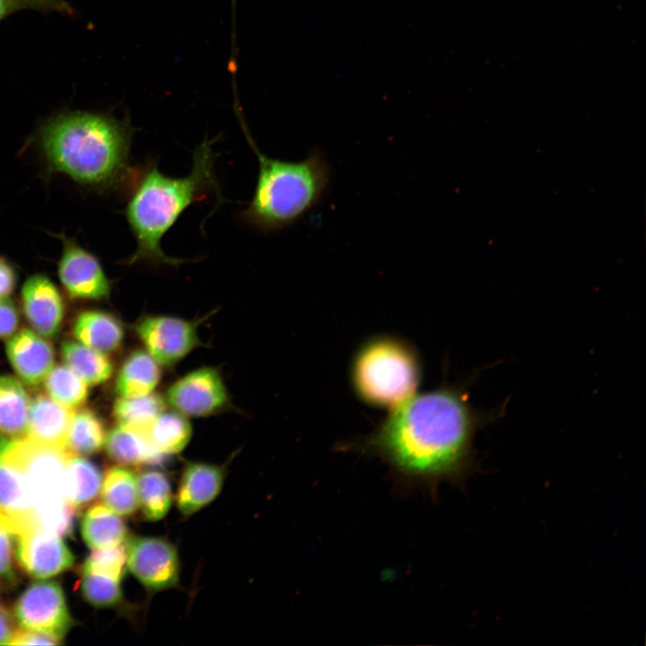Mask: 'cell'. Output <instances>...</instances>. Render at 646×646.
Wrapping results in <instances>:
<instances>
[{"label":"cell","mask_w":646,"mask_h":646,"mask_svg":"<svg viewBox=\"0 0 646 646\" xmlns=\"http://www.w3.org/2000/svg\"><path fill=\"white\" fill-rule=\"evenodd\" d=\"M480 423L463 389L444 385L416 392L388 410L371 432L345 446L380 458L404 481L431 484L462 472Z\"/></svg>","instance_id":"1"},{"label":"cell","mask_w":646,"mask_h":646,"mask_svg":"<svg viewBox=\"0 0 646 646\" xmlns=\"http://www.w3.org/2000/svg\"><path fill=\"white\" fill-rule=\"evenodd\" d=\"M133 129L102 112L63 110L46 119L38 133L48 168L98 188L127 174Z\"/></svg>","instance_id":"2"},{"label":"cell","mask_w":646,"mask_h":646,"mask_svg":"<svg viewBox=\"0 0 646 646\" xmlns=\"http://www.w3.org/2000/svg\"><path fill=\"white\" fill-rule=\"evenodd\" d=\"M214 153L205 140L194 151L193 167L183 178L162 174L151 165L138 178L128 197L125 215L135 239V252L125 263L179 266L185 260L171 258L161 247L162 239L180 214L218 186L214 173Z\"/></svg>","instance_id":"3"},{"label":"cell","mask_w":646,"mask_h":646,"mask_svg":"<svg viewBox=\"0 0 646 646\" xmlns=\"http://www.w3.org/2000/svg\"><path fill=\"white\" fill-rule=\"evenodd\" d=\"M259 170L253 197L242 212L246 223L264 231L290 226L316 207L332 180L328 159L320 149L311 150L299 162L282 161L265 155L242 125Z\"/></svg>","instance_id":"4"},{"label":"cell","mask_w":646,"mask_h":646,"mask_svg":"<svg viewBox=\"0 0 646 646\" xmlns=\"http://www.w3.org/2000/svg\"><path fill=\"white\" fill-rule=\"evenodd\" d=\"M423 373L422 357L414 344L380 333L364 339L354 352L349 381L361 402L388 411L418 392Z\"/></svg>","instance_id":"5"},{"label":"cell","mask_w":646,"mask_h":646,"mask_svg":"<svg viewBox=\"0 0 646 646\" xmlns=\"http://www.w3.org/2000/svg\"><path fill=\"white\" fill-rule=\"evenodd\" d=\"M0 450L26 478L36 527L62 537L70 535L76 509L66 497L65 474L72 453L28 436L1 437Z\"/></svg>","instance_id":"6"},{"label":"cell","mask_w":646,"mask_h":646,"mask_svg":"<svg viewBox=\"0 0 646 646\" xmlns=\"http://www.w3.org/2000/svg\"><path fill=\"white\" fill-rule=\"evenodd\" d=\"M127 567L148 590L176 587L180 562L175 546L161 537H136L127 540Z\"/></svg>","instance_id":"7"},{"label":"cell","mask_w":646,"mask_h":646,"mask_svg":"<svg viewBox=\"0 0 646 646\" xmlns=\"http://www.w3.org/2000/svg\"><path fill=\"white\" fill-rule=\"evenodd\" d=\"M19 624L27 630L62 640L72 625L65 595L55 581H36L21 595L14 606Z\"/></svg>","instance_id":"8"},{"label":"cell","mask_w":646,"mask_h":646,"mask_svg":"<svg viewBox=\"0 0 646 646\" xmlns=\"http://www.w3.org/2000/svg\"><path fill=\"white\" fill-rule=\"evenodd\" d=\"M135 330L146 352L160 365L175 364L200 344L196 326L175 317H144Z\"/></svg>","instance_id":"9"},{"label":"cell","mask_w":646,"mask_h":646,"mask_svg":"<svg viewBox=\"0 0 646 646\" xmlns=\"http://www.w3.org/2000/svg\"><path fill=\"white\" fill-rule=\"evenodd\" d=\"M166 401L185 416L203 417L221 410L228 395L220 373L212 367L196 369L175 381Z\"/></svg>","instance_id":"10"},{"label":"cell","mask_w":646,"mask_h":646,"mask_svg":"<svg viewBox=\"0 0 646 646\" xmlns=\"http://www.w3.org/2000/svg\"><path fill=\"white\" fill-rule=\"evenodd\" d=\"M15 537L17 561L31 577L49 578L69 569L74 563L72 552L55 533L31 527Z\"/></svg>","instance_id":"11"},{"label":"cell","mask_w":646,"mask_h":646,"mask_svg":"<svg viewBox=\"0 0 646 646\" xmlns=\"http://www.w3.org/2000/svg\"><path fill=\"white\" fill-rule=\"evenodd\" d=\"M63 252L58 276L74 298L100 300L109 296L110 283L98 258L73 239L61 236Z\"/></svg>","instance_id":"12"},{"label":"cell","mask_w":646,"mask_h":646,"mask_svg":"<svg viewBox=\"0 0 646 646\" xmlns=\"http://www.w3.org/2000/svg\"><path fill=\"white\" fill-rule=\"evenodd\" d=\"M24 314L39 335L55 336L61 326L64 315L62 297L52 281L44 275L30 276L22 289Z\"/></svg>","instance_id":"13"},{"label":"cell","mask_w":646,"mask_h":646,"mask_svg":"<svg viewBox=\"0 0 646 646\" xmlns=\"http://www.w3.org/2000/svg\"><path fill=\"white\" fill-rule=\"evenodd\" d=\"M224 477L222 466L205 462L187 463L175 496L180 513L192 515L214 502L222 491Z\"/></svg>","instance_id":"14"},{"label":"cell","mask_w":646,"mask_h":646,"mask_svg":"<svg viewBox=\"0 0 646 646\" xmlns=\"http://www.w3.org/2000/svg\"><path fill=\"white\" fill-rule=\"evenodd\" d=\"M6 352L18 376L29 385L39 384L52 370V346L29 329L16 334L8 342Z\"/></svg>","instance_id":"15"},{"label":"cell","mask_w":646,"mask_h":646,"mask_svg":"<svg viewBox=\"0 0 646 646\" xmlns=\"http://www.w3.org/2000/svg\"><path fill=\"white\" fill-rule=\"evenodd\" d=\"M74 415L72 408L39 395L31 401L29 408L26 434L37 441L66 450Z\"/></svg>","instance_id":"16"},{"label":"cell","mask_w":646,"mask_h":646,"mask_svg":"<svg viewBox=\"0 0 646 646\" xmlns=\"http://www.w3.org/2000/svg\"><path fill=\"white\" fill-rule=\"evenodd\" d=\"M0 509L12 518L15 535L36 527L33 509L26 478L14 464L0 450Z\"/></svg>","instance_id":"17"},{"label":"cell","mask_w":646,"mask_h":646,"mask_svg":"<svg viewBox=\"0 0 646 646\" xmlns=\"http://www.w3.org/2000/svg\"><path fill=\"white\" fill-rule=\"evenodd\" d=\"M74 334L83 345L108 354L120 346L124 329L113 315L100 310H87L77 317Z\"/></svg>","instance_id":"18"},{"label":"cell","mask_w":646,"mask_h":646,"mask_svg":"<svg viewBox=\"0 0 646 646\" xmlns=\"http://www.w3.org/2000/svg\"><path fill=\"white\" fill-rule=\"evenodd\" d=\"M104 446L110 458L126 467L158 464L163 458L145 432L120 424L106 435Z\"/></svg>","instance_id":"19"},{"label":"cell","mask_w":646,"mask_h":646,"mask_svg":"<svg viewBox=\"0 0 646 646\" xmlns=\"http://www.w3.org/2000/svg\"><path fill=\"white\" fill-rule=\"evenodd\" d=\"M104 504L89 508L81 521V533L92 549L122 545L128 539V529L120 518Z\"/></svg>","instance_id":"20"},{"label":"cell","mask_w":646,"mask_h":646,"mask_svg":"<svg viewBox=\"0 0 646 646\" xmlns=\"http://www.w3.org/2000/svg\"><path fill=\"white\" fill-rule=\"evenodd\" d=\"M161 376L160 364L146 351H134L118 371L116 392L119 397L147 395L153 392Z\"/></svg>","instance_id":"21"},{"label":"cell","mask_w":646,"mask_h":646,"mask_svg":"<svg viewBox=\"0 0 646 646\" xmlns=\"http://www.w3.org/2000/svg\"><path fill=\"white\" fill-rule=\"evenodd\" d=\"M138 509L145 519L157 521L170 510L173 493L168 476L157 468L143 470L137 476Z\"/></svg>","instance_id":"22"},{"label":"cell","mask_w":646,"mask_h":646,"mask_svg":"<svg viewBox=\"0 0 646 646\" xmlns=\"http://www.w3.org/2000/svg\"><path fill=\"white\" fill-rule=\"evenodd\" d=\"M100 490L103 504L118 515L130 516L137 511V476L126 466L109 468Z\"/></svg>","instance_id":"23"},{"label":"cell","mask_w":646,"mask_h":646,"mask_svg":"<svg viewBox=\"0 0 646 646\" xmlns=\"http://www.w3.org/2000/svg\"><path fill=\"white\" fill-rule=\"evenodd\" d=\"M153 448L161 456L178 454L189 442L192 427L182 414L162 411L145 432Z\"/></svg>","instance_id":"24"},{"label":"cell","mask_w":646,"mask_h":646,"mask_svg":"<svg viewBox=\"0 0 646 646\" xmlns=\"http://www.w3.org/2000/svg\"><path fill=\"white\" fill-rule=\"evenodd\" d=\"M29 400L22 384L0 375V432L20 438L27 432Z\"/></svg>","instance_id":"25"},{"label":"cell","mask_w":646,"mask_h":646,"mask_svg":"<svg viewBox=\"0 0 646 646\" xmlns=\"http://www.w3.org/2000/svg\"><path fill=\"white\" fill-rule=\"evenodd\" d=\"M102 475L88 459L71 454L65 474L66 497L75 509L92 502L100 492Z\"/></svg>","instance_id":"26"},{"label":"cell","mask_w":646,"mask_h":646,"mask_svg":"<svg viewBox=\"0 0 646 646\" xmlns=\"http://www.w3.org/2000/svg\"><path fill=\"white\" fill-rule=\"evenodd\" d=\"M61 352L67 367L88 385L102 383L112 375V363L105 354L82 343L66 341Z\"/></svg>","instance_id":"27"},{"label":"cell","mask_w":646,"mask_h":646,"mask_svg":"<svg viewBox=\"0 0 646 646\" xmlns=\"http://www.w3.org/2000/svg\"><path fill=\"white\" fill-rule=\"evenodd\" d=\"M164 399L156 393L137 397H119L114 405V416L120 425L145 432L164 409Z\"/></svg>","instance_id":"28"},{"label":"cell","mask_w":646,"mask_h":646,"mask_svg":"<svg viewBox=\"0 0 646 646\" xmlns=\"http://www.w3.org/2000/svg\"><path fill=\"white\" fill-rule=\"evenodd\" d=\"M105 438L100 419L91 410L83 409L74 415L65 448L74 455H91L101 449Z\"/></svg>","instance_id":"29"},{"label":"cell","mask_w":646,"mask_h":646,"mask_svg":"<svg viewBox=\"0 0 646 646\" xmlns=\"http://www.w3.org/2000/svg\"><path fill=\"white\" fill-rule=\"evenodd\" d=\"M46 388L57 402L74 408L82 405L87 397V384L71 369L57 366L46 377Z\"/></svg>","instance_id":"30"},{"label":"cell","mask_w":646,"mask_h":646,"mask_svg":"<svg viewBox=\"0 0 646 646\" xmlns=\"http://www.w3.org/2000/svg\"><path fill=\"white\" fill-rule=\"evenodd\" d=\"M121 581L101 574L83 572L81 590L85 600L96 607H112L123 598Z\"/></svg>","instance_id":"31"},{"label":"cell","mask_w":646,"mask_h":646,"mask_svg":"<svg viewBox=\"0 0 646 646\" xmlns=\"http://www.w3.org/2000/svg\"><path fill=\"white\" fill-rule=\"evenodd\" d=\"M127 568L126 547L119 545L93 549L82 570L83 572L101 574L121 581Z\"/></svg>","instance_id":"32"},{"label":"cell","mask_w":646,"mask_h":646,"mask_svg":"<svg viewBox=\"0 0 646 646\" xmlns=\"http://www.w3.org/2000/svg\"><path fill=\"white\" fill-rule=\"evenodd\" d=\"M23 10H32L43 14L57 13L73 16L74 8L66 0H0V23L9 16Z\"/></svg>","instance_id":"33"},{"label":"cell","mask_w":646,"mask_h":646,"mask_svg":"<svg viewBox=\"0 0 646 646\" xmlns=\"http://www.w3.org/2000/svg\"><path fill=\"white\" fill-rule=\"evenodd\" d=\"M15 537L13 520L0 509V578L13 581V538Z\"/></svg>","instance_id":"34"},{"label":"cell","mask_w":646,"mask_h":646,"mask_svg":"<svg viewBox=\"0 0 646 646\" xmlns=\"http://www.w3.org/2000/svg\"><path fill=\"white\" fill-rule=\"evenodd\" d=\"M19 325V314L13 303L6 298L0 299V338L11 336Z\"/></svg>","instance_id":"35"},{"label":"cell","mask_w":646,"mask_h":646,"mask_svg":"<svg viewBox=\"0 0 646 646\" xmlns=\"http://www.w3.org/2000/svg\"><path fill=\"white\" fill-rule=\"evenodd\" d=\"M59 639L56 638L55 636H52L50 634H47L44 633L37 632V631H23L19 630L15 631L13 633L12 640L10 642V645H56L60 643Z\"/></svg>","instance_id":"36"},{"label":"cell","mask_w":646,"mask_h":646,"mask_svg":"<svg viewBox=\"0 0 646 646\" xmlns=\"http://www.w3.org/2000/svg\"><path fill=\"white\" fill-rule=\"evenodd\" d=\"M17 273L13 264L0 256V299L6 298L15 288Z\"/></svg>","instance_id":"37"},{"label":"cell","mask_w":646,"mask_h":646,"mask_svg":"<svg viewBox=\"0 0 646 646\" xmlns=\"http://www.w3.org/2000/svg\"><path fill=\"white\" fill-rule=\"evenodd\" d=\"M14 633L12 616L0 604V645L9 644Z\"/></svg>","instance_id":"38"}]
</instances>
